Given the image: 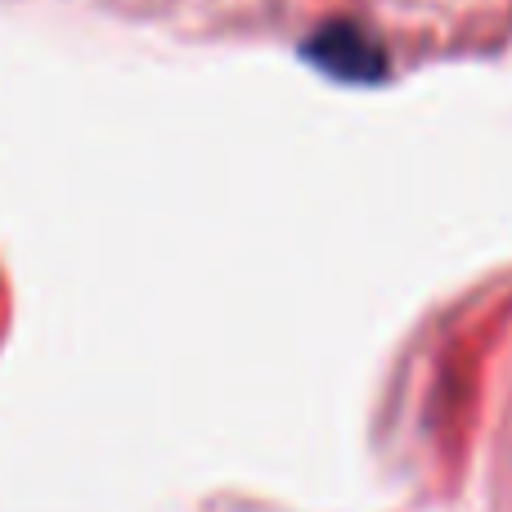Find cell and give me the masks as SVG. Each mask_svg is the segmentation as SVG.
Masks as SVG:
<instances>
[{
  "label": "cell",
  "instance_id": "1",
  "mask_svg": "<svg viewBox=\"0 0 512 512\" xmlns=\"http://www.w3.org/2000/svg\"><path fill=\"white\" fill-rule=\"evenodd\" d=\"M301 54H306L319 72H328V77H337V81H351V86H373V81H382V72H387L382 50L364 32H355V27H324L315 41L301 45Z\"/></svg>",
  "mask_w": 512,
  "mask_h": 512
}]
</instances>
